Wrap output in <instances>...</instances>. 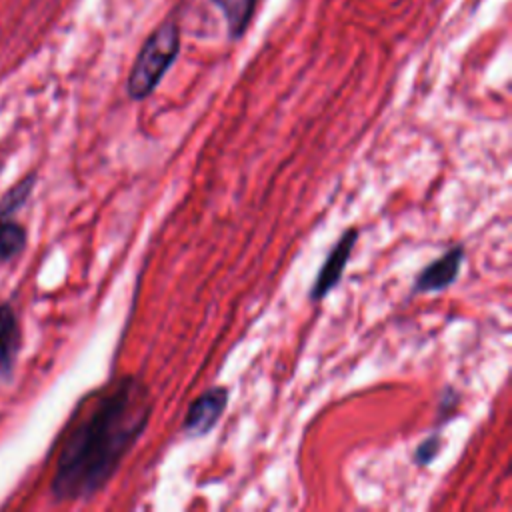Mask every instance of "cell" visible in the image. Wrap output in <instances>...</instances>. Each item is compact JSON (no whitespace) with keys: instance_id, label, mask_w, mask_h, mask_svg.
I'll return each mask as SVG.
<instances>
[{"instance_id":"obj_2","label":"cell","mask_w":512,"mask_h":512,"mask_svg":"<svg viewBox=\"0 0 512 512\" xmlns=\"http://www.w3.org/2000/svg\"><path fill=\"white\" fill-rule=\"evenodd\" d=\"M180 52V28L174 22L158 26L140 46L136 60L126 78V94L130 100L140 102L148 98L172 68Z\"/></svg>"},{"instance_id":"obj_5","label":"cell","mask_w":512,"mask_h":512,"mask_svg":"<svg viewBox=\"0 0 512 512\" xmlns=\"http://www.w3.org/2000/svg\"><path fill=\"white\" fill-rule=\"evenodd\" d=\"M464 258H466V250L462 244L450 246L442 256L428 262L418 272V276L412 282V292L430 294V292L446 290L448 286H452L458 280Z\"/></svg>"},{"instance_id":"obj_1","label":"cell","mask_w":512,"mask_h":512,"mask_svg":"<svg viewBox=\"0 0 512 512\" xmlns=\"http://www.w3.org/2000/svg\"><path fill=\"white\" fill-rule=\"evenodd\" d=\"M152 394L140 376L124 374L102 388L66 432L50 494L56 502H84L102 492L144 436Z\"/></svg>"},{"instance_id":"obj_6","label":"cell","mask_w":512,"mask_h":512,"mask_svg":"<svg viewBox=\"0 0 512 512\" xmlns=\"http://www.w3.org/2000/svg\"><path fill=\"white\" fill-rule=\"evenodd\" d=\"M22 348V326L10 302H0V380L12 378Z\"/></svg>"},{"instance_id":"obj_10","label":"cell","mask_w":512,"mask_h":512,"mask_svg":"<svg viewBox=\"0 0 512 512\" xmlns=\"http://www.w3.org/2000/svg\"><path fill=\"white\" fill-rule=\"evenodd\" d=\"M458 404H460L458 390H454L452 386H446L444 392H442L440 404H438V422H446L448 418H452V414L458 408Z\"/></svg>"},{"instance_id":"obj_9","label":"cell","mask_w":512,"mask_h":512,"mask_svg":"<svg viewBox=\"0 0 512 512\" xmlns=\"http://www.w3.org/2000/svg\"><path fill=\"white\" fill-rule=\"evenodd\" d=\"M440 450H442V434H440V432H432V434H428V436L416 446L412 460H414L416 466L424 468V466H428V464L440 454Z\"/></svg>"},{"instance_id":"obj_4","label":"cell","mask_w":512,"mask_h":512,"mask_svg":"<svg viewBox=\"0 0 512 512\" xmlns=\"http://www.w3.org/2000/svg\"><path fill=\"white\" fill-rule=\"evenodd\" d=\"M358 236H360V230L356 226H350L342 232V236L336 240V244L330 248L328 256L324 258L312 286H310V300L312 302H320L324 300L342 280L344 276V270L350 262V256H352V250L358 242Z\"/></svg>"},{"instance_id":"obj_3","label":"cell","mask_w":512,"mask_h":512,"mask_svg":"<svg viewBox=\"0 0 512 512\" xmlns=\"http://www.w3.org/2000/svg\"><path fill=\"white\" fill-rule=\"evenodd\" d=\"M230 398V390L222 384L210 386L204 392H200L186 408L182 430L192 438H202L214 430V426L220 422L222 414L226 412Z\"/></svg>"},{"instance_id":"obj_7","label":"cell","mask_w":512,"mask_h":512,"mask_svg":"<svg viewBox=\"0 0 512 512\" xmlns=\"http://www.w3.org/2000/svg\"><path fill=\"white\" fill-rule=\"evenodd\" d=\"M28 242L26 226L14 218V212L0 208V266L14 262Z\"/></svg>"},{"instance_id":"obj_8","label":"cell","mask_w":512,"mask_h":512,"mask_svg":"<svg viewBox=\"0 0 512 512\" xmlns=\"http://www.w3.org/2000/svg\"><path fill=\"white\" fill-rule=\"evenodd\" d=\"M212 2L224 14V20L228 26V36L232 40L242 38L252 20L256 0H212Z\"/></svg>"}]
</instances>
